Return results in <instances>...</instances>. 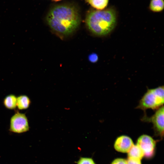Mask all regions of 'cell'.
<instances>
[{"instance_id":"4","label":"cell","mask_w":164,"mask_h":164,"mask_svg":"<svg viewBox=\"0 0 164 164\" xmlns=\"http://www.w3.org/2000/svg\"><path fill=\"white\" fill-rule=\"evenodd\" d=\"M142 120L145 122H151L156 135L162 138L164 135V106L157 109L150 117L144 114Z\"/></svg>"},{"instance_id":"17","label":"cell","mask_w":164,"mask_h":164,"mask_svg":"<svg viewBox=\"0 0 164 164\" xmlns=\"http://www.w3.org/2000/svg\"><path fill=\"white\" fill-rule=\"evenodd\" d=\"M64 109L66 110H69L70 109V108H68V107H66V108H64Z\"/></svg>"},{"instance_id":"14","label":"cell","mask_w":164,"mask_h":164,"mask_svg":"<svg viewBox=\"0 0 164 164\" xmlns=\"http://www.w3.org/2000/svg\"><path fill=\"white\" fill-rule=\"evenodd\" d=\"M88 59L90 62L92 63L96 62L98 60V56L95 53H92L88 56Z\"/></svg>"},{"instance_id":"11","label":"cell","mask_w":164,"mask_h":164,"mask_svg":"<svg viewBox=\"0 0 164 164\" xmlns=\"http://www.w3.org/2000/svg\"><path fill=\"white\" fill-rule=\"evenodd\" d=\"M163 0H151L149 5V8L154 12H160L164 9Z\"/></svg>"},{"instance_id":"18","label":"cell","mask_w":164,"mask_h":164,"mask_svg":"<svg viewBox=\"0 0 164 164\" xmlns=\"http://www.w3.org/2000/svg\"><path fill=\"white\" fill-rule=\"evenodd\" d=\"M55 1H60L61 0H53Z\"/></svg>"},{"instance_id":"9","label":"cell","mask_w":164,"mask_h":164,"mask_svg":"<svg viewBox=\"0 0 164 164\" xmlns=\"http://www.w3.org/2000/svg\"><path fill=\"white\" fill-rule=\"evenodd\" d=\"M144 156L143 151L137 145L132 146L128 152V158L140 160Z\"/></svg>"},{"instance_id":"13","label":"cell","mask_w":164,"mask_h":164,"mask_svg":"<svg viewBox=\"0 0 164 164\" xmlns=\"http://www.w3.org/2000/svg\"><path fill=\"white\" fill-rule=\"evenodd\" d=\"M77 164H96L93 160L88 157H81L77 162Z\"/></svg>"},{"instance_id":"12","label":"cell","mask_w":164,"mask_h":164,"mask_svg":"<svg viewBox=\"0 0 164 164\" xmlns=\"http://www.w3.org/2000/svg\"><path fill=\"white\" fill-rule=\"evenodd\" d=\"M109 0H88L90 4L94 8L101 10L107 5Z\"/></svg>"},{"instance_id":"15","label":"cell","mask_w":164,"mask_h":164,"mask_svg":"<svg viewBox=\"0 0 164 164\" xmlns=\"http://www.w3.org/2000/svg\"><path fill=\"white\" fill-rule=\"evenodd\" d=\"M127 164H141V160L128 158L127 161Z\"/></svg>"},{"instance_id":"2","label":"cell","mask_w":164,"mask_h":164,"mask_svg":"<svg viewBox=\"0 0 164 164\" xmlns=\"http://www.w3.org/2000/svg\"><path fill=\"white\" fill-rule=\"evenodd\" d=\"M86 22L88 28L93 34L98 36H105L114 28L116 14L112 8L93 11L87 14Z\"/></svg>"},{"instance_id":"6","label":"cell","mask_w":164,"mask_h":164,"mask_svg":"<svg viewBox=\"0 0 164 164\" xmlns=\"http://www.w3.org/2000/svg\"><path fill=\"white\" fill-rule=\"evenodd\" d=\"M156 142L151 136L146 135L140 136L138 138L137 144L143 151L144 156L147 158L153 157L154 154Z\"/></svg>"},{"instance_id":"1","label":"cell","mask_w":164,"mask_h":164,"mask_svg":"<svg viewBox=\"0 0 164 164\" xmlns=\"http://www.w3.org/2000/svg\"><path fill=\"white\" fill-rule=\"evenodd\" d=\"M48 24L51 29L60 35L65 36L73 32L79 26L80 21L78 11L67 5L55 6L46 17Z\"/></svg>"},{"instance_id":"3","label":"cell","mask_w":164,"mask_h":164,"mask_svg":"<svg viewBox=\"0 0 164 164\" xmlns=\"http://www.w3.org/2000/svg\"><path fill=\"white\" fill-rule=\"evenodd\" d=\"M164 99L163 86L153 89H148L139 101L136 108L143 110L145 114H146L145 111L147 109L157 110L163 106Z\"/></svg>"},{"instance_id":"5","label":"cell","mask_w":164,"mask_h":164,"mask_svg":"<svg viewBox=\"0 0 164 164\" xmlns=\"http://www.w3.org/2000/svg\"><path fill=\"white\" fill-rule=\"evenodd\" d=\"M29 127L25 114L18 111L11 118L9 130L12 132L21 133L27 132Z\"/></svg>"},{"instance_id":"7","label":"cell","mask_w":164,"mask_h":164,"mask_svg":"<svg viewBox=\"0 0 164 164\" xmlns=\"http://www.w3.org/2000/svg\"><path fill=\"white\" fill-rule=\"evenodd\" d=\"M134 144L132 139L126 135H121L116 139L114 148L117 151L123 153L128 152Z\"/></svg>"},{"instance_id":"8","label":"cell","mask_w":164,"mask_h":164,"mask_svg":"<svg viewBox=\"0 0 164 164\" xmlns=\"http://www.w3.org/2000/svg\"><path fill=\"white\" fill-rule=\"evenodd\" d=\"M30 104L29 98L26 95H21L17 97L16 106L19 110L27 109Z\"/></svg>"},{"instance_id":"16","label":"cell","mask_w":164,"mask_h":164,"mask_svg":"<svg viewBox=\"0 0 164 164\" xmlns=\"http://www.w3.org/2000/svg\"><path fill=\"white\" fill-rule=\"evenodd\" d=\"M111 164H127V160L124 159L118 158L114 160Z\"/></svg>"},{"instance_id":"10","label":"cell","mask_w":164,"mask_h":164,"mask_svg":"<svg viewBox=\"0 0 164 164\" xmlns=\"http://www.w3.org/2000/svg\"><path fill=\"white\" fill-rule=\"evenodd\" d=\"M17 97L14 94H10L7 96L3 100L5 107L9 109H14L16 107Z\"/></svg>"}]
</instances>
